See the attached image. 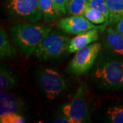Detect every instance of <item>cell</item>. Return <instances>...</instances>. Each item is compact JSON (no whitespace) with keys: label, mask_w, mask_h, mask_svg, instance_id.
<instances>
[{"label":"cell","mask_w":123,"mask_h":123,"mask_svg":"<svg viewBox=\"0 0 123 123\" xmlns=\"http://www.w3.org/2000/svg\"><path fill=\"white\" fill-rule=\"evenodd\" d=\"M50 27L43 25L18 24L11 30L12 38L21 49L23 55L28 57L44 38L51 32Z\"/></svg>","instance_id":"obj_1"},{"label":"cell","mask_w":123,"mask_h":123,"mask_svg":"<svg viewBox=\"0 0 123 123\" xmlns=\"http://www.w3.org/2000/svg\"><path fill=\"white\" fill-rule=\"evenodd\" d=\"M98 30L97 29H92L90 30L77 34L70 40L68 52H77L79 49L96 42L98 38Z\"/></svg>","instance_id":"obj_9"},{"label":"cell","mask_w":123,"mask_h":123,"mask_svg":"<svg viewBox=\"0 0 123 123\" xmlns=\"http://www.w3.org/2000/svg\"><path fill=\"white\" fill-rule=\"evenodd\" d=\"M101 47L100 43H93L79 49L69 63L68 72L75 75L86 73L93 66Z\"/></svg>","instance_id":"obj_3"},{"label":"cell","mask_w":123,"mask_h":123,"mask_svg":"<svg viewBox=\"0 0 123 123\" xmlns=\"http://www.w3.org/2000/svg\"><path fill=\"white\" fill-rule=\"evenodd\" d=\"M70 40L55 31L50 32L40 43L34 54L40 60H48L62 56L68 51Z\"/></svg>","instance_id":"obj_2"},{"label":"cell","mask_w":123,"mask_h":123,"mask_svg":"<svg viewBox=\"0 0 123 123\" xmlns=\"http://www.w3.org/2000/svg\"><path fill=\"white\" fill-rule=\"evenodd\" d=\"M107 25L105 23L103 25H96L91 23L84 15H75L63 18L58 22V27L62 30L67 34L77 35L92 29H97L99 31H103Z\"/></svg>","instance_id":"obj_8"},{"label":"cell","mask_w":123,"mask_h":123,"mask_svg":"<svg viewBox=\"0 0 123 123\" xmlns=\"http://www.w3.org/2000/svg\"><path fill=\"white\" fill-rule=\"evenodd\" d=\"M38 80L40 88L49 100L55 99L67 88L64 77L51 68H44L39 71Z\"/></svg>","instance_id":"obj_4"},{"label":"cell","mask_w":123,"mask_h":123,"mask_svg":"<svg viewBox=\"0 0 123 123\" xmlns=\"http://www.w3.org/2000/svg\"><path fill=\"white\" fill-rule=\"evenodd\" d=\"M117 31L123 36V17L118 22V25L116 27Z\"/></svg>","instance_id":"obj_23"},{"label":"cell","mask_w":123,"mask_h":123,"mask_svg":"<svg viewBox=\"0 0 123 123\" xmlns=\"http://www.w3.org/2000/svg\"><path fill=\"white\" fill-rule=\"evenodd\" d=\"M22 104L20 100L8 90H1L0 93V116L18 113Z\"/></svg>","instance_id":"obj_10"},{"label":"cell","mask_w":123,"mask_h":123,"mask_svg":"<svg viewBox=\"0 0 123 123\" xmlns=\"http://www.w3.org/2000/svg\"><path fill=\"white\" fill-rule=\"evenodd\" d=\"M85 93L84 86H79L72 99L62 107V114L71 123H84L88 117V103Z\"/></svg>","instance_id":"obj_5"},{"label":"cell","mask_w":123,"mask_h":123,"mask_svg":"<svg viewBox=\"0 0 123 123\" xmlns=\"http://www.w3.org/2000/svg\"><path fill=\"white\" fill-rule=\"evenodd\" d=\"M17 55V51L10 43L8 36L4 29L1 27L0 29V57H14Z\"/></svg>","instance_id":"obj_13"},{"label":"cell","mask_w":123,"mask_h":123,"mask_svg":"<svg viewBox=\"0 0 123 123\" xmlns=\"http://www.w3.org/2000/svg\"><path fill=\"white\" fill-rule=\"evenodd\" d=\"M84 16L94 24L99 25L103 23H106L108 25V23L105 17L101 13V12L98 11L97 10L89 6L86 10Z\"/></svg>","instance_id":"obj_17"},{"label":"cell","mask_w":123,"mask_h":123,"mask_svg":"<svg viewBox=\"0 0 123 123\" xmlns=\"http://www.w3.org/2000/svg\"><path fill=\"white\" fill-rule=\"evenodd\" d=\"M94 77L105 86L118 88L123 86V62H107L97 68Z\"/></svg>","instance_id":"obj_6"},{"label":"cell","mask_w":123,"mask_h":123,"mask_svg":"<svg viewBox=\"0 0 123 123\" xmlns=\"http://www.w3.org/2000/svg\"><path fill=\"white\" fill-rule=\"evenodd\" d=\"M68 0H53L54 9L57 15L65 14L66 10V5Z\"/></svg>","instance_id":"obj_21"},{"label":"cell","mask_w":123,"mask_h":123,"mask_svg":"<svg viewBox=\"0 0 123 123\" xmlns=\"http://www.w3.org/2000/svg\"><path fill=\"white\" fill-rule=\"evenodd\" d=\"M107 114L111 123H123V105L109 107L107 110Z\"/></svg>","instance_id":"obj_18"},{"label":"cell","mask_w":123,"mask_h":123,"mask_svg":"<svg viewBox=\"0 0 123 123\" xmlns=\"http://www.w3.org/2000/svg\"><path fill=\"white\" fill-rule=\"evenodd\" d=\"M54 123H71L70 120L68 118H66V116H64V117H60V118H57L55 120Z\"/></svg>","instance_id":"obj_22"},{"label":"cell","mask_w":123,"mask_h":123,"mask_svg":"<svg viewBox=\"0 0 123 123\" xmlns=\"http://www.w3.org/2000/svg\"><path fill=\"white\" fill-rule=\"evenodd\" d=\"M110 10L108 24L118 22L123 17V0H106Z\"/></svg>","instance_id":"obj_12"},{"label":"cell","mask_w":123,"mask_h":123,"mask_svg":"<svg viewBox=\"0 0 123 123\" xmlns=\"http://www.w3.org/2000/svg\"><path fill=\"white\" fill-rule=\"evenodd\" d=\"M106 44L108 49L116 54L123 56V36L111 28L107 29Z\"/></svg>","instance_id":"obj_11"},{"label":"cell","mask_w":123,"mask_h":123,"mask_svg":"<svg viewBox=\"0 0 123 123\" xmlns=\"http://www.w3.org/2000/svg\"><path fill=\"white\" fill-rule=\"evenodd\" d=\"M7 8L14 16L30 22H36L43 17L39 0H10Z\"/></svg>","instance_id":"obj_7"},{"label":"cell","mask_w":123,"mask_h":123,"mask_svg":"<svg viewBox=\"0 0 123 123\" xmlns=\"http://www.w3.org/2000/svg\"><path fill=\"white\" fill-rule=\"evenodd\" d=\"M88 6V0H68L66 10L72 16L84 15Z\"/></svg>","instance_id":"obj_16"},{"label":"cell","mask_w":123,"mask_h":123,"mask_svg":"<svg viewBox=\"0 0 123 123\" xmlns=\"http://www.w3.org/2000/svg\"><path fill=\"white\" fill-rule=\"evenodd\" d=\"M25 122V120L17 113L0 116L1 123H24Z\"/></svg>","instance_id":"obj_20"},{"label":"cell","mask_w":123,"mask_h":123,"mask_svg":"<svg viewBox=\"0 0 123 123\" xmlns=\"http://www.w3.org/2000/svg\"><path fill=\"white\" fill-rule=\"evenodd\" d=\"M39 5L43 17L46 22L50 23L55 20L57 15L54 9L53 0H39Z\"/></svg>","instance_id":"obj_15"},{"label":"cell","mask_w":123,"mask_h":123,"mask_svg":"<svg viewBox=\"0 0 123 123\" xmlns=\"http://www.w3.org/2000/svg\"><path fill=\"white\" fill-rule=\"evenodd\" d=\"M17 79L14 74L4 67H1L0 72V90H8L17 85Z\"/></svg>","instance_id":"obj_14"},{"label":"cell","mask_w":123,"mask_h":123,"mask_svg":"<svg viewBox=\"0 0 123 123\" xmlns=\"http://www.w3.org/2000/svg\"><path fill=\"white\" fill-rule=\"evenodd\" d=\"M88 1L89 6L101 12L105 17L107 23L109 22L110 10L106 0H88Z\"/></svg>","instance_id":"obj_19"}]
</instances>
